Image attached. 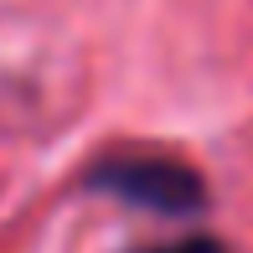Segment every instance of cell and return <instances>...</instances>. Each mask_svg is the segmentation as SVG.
<instances>
[{
  "label": "cell",
  "mask_w": 253,
  "mask_h": 253,
  "mask_svg": "<svg viewBox=\"0 0 253 253\" xmlns=\"http://www.w3.org/2000/svg\"><path fill=\"white\" fill-rule=\"evenodd\" d=\"M88 186L160 217H197L207 207V181L170 155H109L88 170Z\"/></svg>",
  "instance_id": "6da1fadb"
},
{
  "label": "cell",
  "mask_w": 253,
  "mask_h": 253,
  "mask_svg": "<svg viewBox=\"0 0 253 253\" xmlns=\"http://www.w3.org/2000/svg\"><path fill=\"white\" fill-rule=\"evenodd\" d=\"M145 253H227V243L207 233H191V238H176V243H160V248H145Z\"/></svg>",
  "instance_id": "7a4b0ae2"
}]
</instances>
